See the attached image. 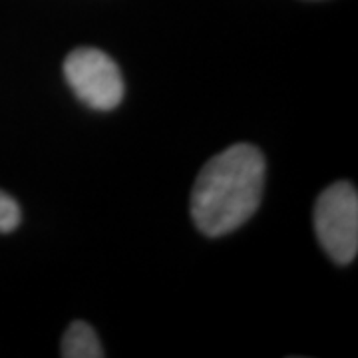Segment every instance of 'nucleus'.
<instances>
[{"mask_svg":"<svg viewBox=\"0 0 358 358\" xmlns=\"http://www.w3.org/2000/svg\"><path fill=\"white\" fill-rule=\"evenodd\" d=\"M315 231L327 255L348 265L358 253V193L348 181H338L320 193L315 205Z\"/></svg>","mask_w":358,"mask_h":358,"instance_id":"f03ea898","label":"nucleus"},{"mask_svg":"<svg viewBox=\"0 0 358 358\" xmlns=\"http://www.w3.org/2000/svg\"><path fill=\"white\" fill-rule=\"evenodd\" d=\"M68 86L92 110L110 112L124 100V76L114 60L98 48H76L64 60Z\"/></svg>","mask_w":358,"mask_h":358,"instance_id":"7ed1b4c3","label":"nucleus"},{"mask_svg":"<svg viewBox=\"0 0 358 358\" xmlns=\"http://www.w3.org/2000/svg\"><path fill=\"white\" fill-rule=\"evenodd\" d=\"M20 223V207L8 193L0 192V233H10Z\"/></svg>","mask_w":358,"mask_h":358,"instance_id":"39448f33","label":"nucleus"},{"mask_svg":"<svg viewBox=\"0 0 358 358\" xmlns=\"http://www.w3.org/2000/svg\"><path fill=\"white\" fill-rule=\"evenodd\" d=\"M265 155L251 143H233L213 155L192 189V217L207 237L239 229L255 215L265 187Z\"/></svg>","mask_w":358,"mask_h":358,"instance_id":"f257e3e1","label":"nucleus"},{"mask_svg":"<svg viewBox=\"0 0 358 358\" xmlns=\"http://www.w3.org/2000/svg\"><path fill=\"white\" fill-rule=\"evenodd\" d=\"M60 355L64 358H102L103 348L88 322L74 320L62 336Z\"/></svg>","mask_w":358,"mask_h":358,"instance_id":"20e7f679","label":"nucleus"}]
</instances>
